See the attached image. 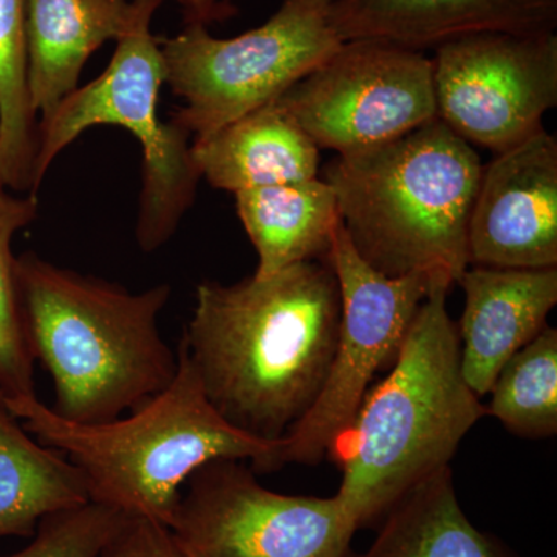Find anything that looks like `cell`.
Here are the masks:
<instances>
[{"label":"cell","mask_w":557,"mask_h":557,"mask_svg":"<svg viewBox=\"0 0 557 557\" xmlns=\"http://www.w3.org/2000/svg\"><path fill=\"white\" fill-rule=\"evenodd\" d=\"M339 322L338 281L327 259H314L270 277L201 282L180 344L220 416L281 440L317 401Z\"/></svg>","instance_id":"1"},{"label":"cell","mask_w":557,"mask_h":557,"mask_svg":"<svg viewBox=\"0 0 557 557\" xmlns=\"http://www.w3.org/2000/svg\"><path fill=\"white\" fill-rule=\"evenodd\" d=\"M330 22L343 42L424 51L483 33L555 32L557 0H335Z\"/></svg>","instance_id":"13"},{"label":"cell","mask_w":557,"mask_h":557,"mask_svg":"<svg viewBox=\"0 0 557 557\" xmlns=\"http://www.w3.org/2000/svg\"><path fill=\"white\" fill-rule=\"evenodd\" d=\"M274 102L319 149L357 152L437 120L434 65L424 51L344 42Z\"/></svg>","instance_id":"10"},{"label":"cell","mask_w":557,"mask_h":557,"mask_svg":"<svg viewBox=\"0 0 557 557\" xmlns=\"http://www.w3.org/2000/svg\"><path fill=\"white\" fill-rule=\"evenodd\" d=\"M437 119L471 146L504 152L557 106L555 32L483 33L435 49Z\"/></svg>","instance_id":"11"},{"label":"cell","mask_w":557,"mask_h":557,"mask_svg":"<svg viewBox=\"0 0 557 557\" xmlns=\"http://www.w3.org/2000/svg\"><path fill=\"white\" fill-rule=\"evenodd\" d=\"M177 355L170 386L108 423H72L36 395L3 406L83 472L90 502L171 527L183 486L209 461L249 460L256 474L282 468V438H258L230 424L209 401L182 344Z\"/></svg>","instance_id":"4"},{"label":"cell","mask_w":557,"mask_h":557,"mask_svg":"<svg viewBox=\"0 0 557 557\" xmlns=\"http://www.w3.org/2000/svg\"><path fill=\"white\" fill-rule=\"evenodd\" d=\"M100 557H189L171 528L146 518L127 516L110 537Z\"/></svg>","instance_id":"24"},{"label":"cell","mask_w":557,"mask_h":557,"mask_svg":"<svg viewBox=\"0 0 557 557\" xmlns=\"http://www.w3.org/2000/svg\"><path fill=\"white\" fill-rule=\"evenodd\" d=\"M126 518L97 502L62 509L40 520L27 548L2 557H100Z\"/></svg>","instance_id":"23"},{"label":"cell","mask_w":557,"mask_h":557,"mask_svg":"<svg viewBox=\"0 0 557 557\" xmlns=\"http://www.w3.org/2000/svg\"><path fill=\"white\" fill-rule=\"evenodd\" d=\"M170 528L189 557H351L358 531L338 497L274 493L228 458L190 475Z\"/></svg>","instance_id":"9"},{"label":"cell","mask_w":557,"mask_h":557,"mask_svg":"<svg viewBox=\"0 0 557 557\" xmlns=\"http://www.w3.org/2000/svg\"><path fill=\"white\" fill-rule=\"evenodd\" d=\"M38 197L0 185V401L33 397L35 358L22 321L13 240L38 215Z\"/></svg>","instance_id":"22"},{"label":"cell","mask_w":557,"mask_h":557,"mask_svg":"<svg viewBox=\"0 0 557 557\" xmlns=\"http://www.w3.org/2000/svg\"><path fill=\"white\" fill-rule=\"evenodd\" d=\"M457 284L463 288L460 324L461 373L479 398L490 394L512 355L547 327L557 304L556 269L475 267Z\"/></svg>","instance_id":"14"},{"label":"cell","mask_w":557,"mask_h":557,"mask_svg":"<svg viewBox=\"0 0 557 557\" xmlns=\"http://www.w3.org/2000/svg\"><path fill=\"white\" fill-rule=\"evenodd\" d=\"M335 0H282L276 13L236 38L186 24L160 39L164 75L183 104L171 113L194 141L276 101L343 46L330 22Z\"/></svg>","instance_id":"7"},{"label":"cell","mask_w":557,"mask_h":557,"mask_svg":"<svg viewBox=\"0 0 557 557\" xmlns=\"http://www.w3.org/2000/svg\"><path fill=\"white\" fill-rule=\"evenodd\" d=\"M486 416L511 434L547 438L557 434V330L545 327L508 359L490 391Z\"/></svg>","instance_id":"21"},{"label":"cell","mask_w":557,"mask_h":557,"mask_svg":"<svg viewBox=\"0 0 557 557\" xmlns=\"http://www.w3.org/2000/svg\"><path fill=\"white\" fill-rule=\"evenodd\" d=\"M87 502L83 472L35 442L0 401V537L35 536L40 520Z\"/></svg>","instance_id":"19"},{"label":"cell","mask_w":557,"mask_h":557,"mask_svg":"<svg viewBox=\"0 0 557 557\" xmlns=\"http://www.w3.org/2000/svg\"><path fill=\"white\" fill-rule=\"evenodd\" d=\"M25 14L27 0H0V185L36 196L39 120L27 87Z\"/></svg>","instance_id":"20"},{"label":"cell","mask_w":557,"mask_h":557,"mask_svg":"<svg viewBox=\"0 0 557 557\" xmlns=\"http://www.w3.org/2000/svg\"><path fill=\"white\" fill-rule=\"evenodd\" d=\"M234 196L237 215L258 252L252 276L270 277L327 256L341 215L335 190L324 180L262 186Z\"/></svg>","instance_id":"17"},{"label":"cell","mask_w":557,"mask_h":557,"mask_svg":"<svg viewBox=\"0 0 557 557\" xmlns=\"http://www.w3.org/2000/svg\"><path fill=\"white\" fill-rule=\"evenodd\" d=\"M16 278L27 343L49 372L57 416L108 423L145 405L177 375V351L159 329L170 285L132 293L35 252L16 259Z\"/></svg>","instance_id":"3"},{"label":"cell","mask_w":557,"mask_h":557,"mask_svg":"<svg viewBox=\"0 0 557 557\" xmlns=\"http://www.w3.org/2000/svg\"><path fill=\"white\" fill-rule=\"evenodd\" d=\"M185 14L186 24L208 25L225 21L236 13V9L226 0H177Z\"/></svg>","instance_id":"25"},{"label":"cell","mask_w":557,"mask_h":557,"mask_svg":"<svg viewBox=\"0 0 557 557\" xmlns=\"http://www.w3.org/2000/svg\"><path fill=\"white\" fill-rule=\"evenodd\" d=\"M454 284L443 271L432 276L391 373L370 387L329 450L343 472L335 496L357 530L379 527L413 486L448 468L486 416L461 373L457 324L446 309Z\"/></svg>","instance_id":"2"},{"label":"cell","mask_w":557,"mask_h":557,"mask_svg":"<svg viewBox=\"0 0 557 557\" xmlns=\"http://www.w3.org/2000/svg\"><path fill=\"white\" fill-rule=\"evenodd\" d=\"M351 557H522L500 537L479 530L458 502L453 469H440L388 509L379 534Z\"/></svg>","instance_id":"18"},{"label":"cell","mask_w":557,"mask_h":557,"mask_svg":"<svg viewBox=\"0 0 557 557\" xmlns=\"http://www.w3.org/2000/svg\"><path fill=\"white\" fill-rule=\"evenodd\" d=\"M193 157L212 188L234 194L306 182L319 171L318 146L274 101L193 141Z\"/></svg>","instance_id":"16"},{"label":"cell","mask_w":557,"mask_h":557,"mask_svg":"<svg viewBox=\"0 0 557 557\" xmlns=\"http://www.w3.org/2000/svg\"><path fill=\"white\" fill-rule=\"evenodd\" d=\"M483 164L442 121L392 141L338 153L324 182L358 255L387 276L468 270V225Z\"/></svg>","instance_id":"5"},{"label":"cell","mask_w":557,"mask_h":557,"mask_svg":"<svg viewBox=\"0 0 557 557\" xmlns=\"http://www.w3.org/2000/svg\"><path fill=\"white\" fill-rule=\"evenodd\" d=\"M329 260L341 296L335 354L317 401L282 438L281 465H317L357 417L373 376L394 362L437 271L387 276L358 255L343 222Z\"/></svg>","instance_id":"8"},{"label":"cell","mask_w":557,"mask_h":557,"mask_svg":"<svg viewBox=\"0 0 557 557\" xmlns=\"http://www.w3.org/2000/svg\"><path fill=\"white\" fill-rule=\"evenodd\" d=\"M161 3L163 0H131L129 22L116 39L108 69L39 121L35 164L38 194L51 164L84 132L95 126L129 131L143 149L135 236L146 252L171 240L193 207L201 178L194 163L193 137L159 116V95L166 75L160 38L150 27Z\"/></svg>","instance_id":"6"},{"label":"cell","mask_w":557,"mask_h":557,"mask_svg":"<svg viewBox=\"0 0 557 557\" xmlns=\"http://www.w3.org/2000/svg\"><path fill=\"white\" fill-rule=\"evenodd\" d=\"M129 17L131 0H27V87L39 121L78 89L86 62Z\"/></svg>","instance_id":"15"},{"label":"cell","mask_w":557,"mask_h":557,"mask_svg":"<svg viewBox=\"0 0 557 557\" xmlns=\"http://www.w3.org/2000/svg\"><path fill=\"white\" fill-rule=\"evenodd\" d=\"M468 255L490 269H556L557 139L544 127L483 166Z\"/></svg>","instance_id":"12"}]
</instances>
